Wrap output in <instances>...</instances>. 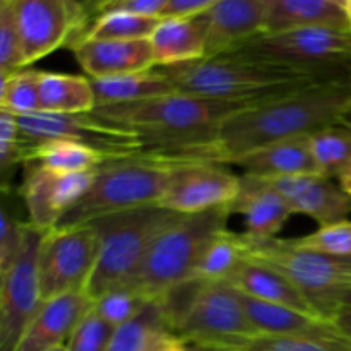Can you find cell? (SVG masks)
<instances>
[{"label":"cell","mask_w":351,"mask_h":351,"mask_svg":"<svg viewBox=\"0 0 351 351\" xmlns=\"http://www.w3.org/2000/svg\"><path fill=\"white\" fill-rule=\"evenodd\" d=\"M351 105V79L321 81L290 95L254 103L226 117L211 132L175 147L165 163L232 165L252 151L341 122Z\"/></svg>","instance_id":"6da1fadb"},{"label":"cell","mask_w":351,"mask_h":351,"mask_svg":"<svg viewBox=\"0 0 351 351\" xmlns=\"http://www.w3.org/2000/svg\"><path fill=\"white\" fill-rule=\"evenodd\" d=\"M158 69L170 79L178 93L235 103L267 101L314 82L339 81L237 53H221Z\"/></svg>","instance_id":"7a4b0ae2"},{"label":"cell","mask_w":351,"mask_h":351,"mask_svg":"<svg viewBox=\"0 0 351 351\" xmlns=\"http://www.w3.org/2000/svg\"><path fill=\"white\" fill-rule=\"evenodd\" d=\"M158 300L170 331L202 348L233 351L259 336L226 281L189 280Z\"/></svg>","instance_id":"3957f363"},{"label":"cell","mask_w":351,"mask_h":351,"mask_svg":"<svg viewBox=\"0 0 351 351\" xmlns=\"http://www.w3.org/2000/svg\"><path fill=\"white\" fill-rule=\"evenodd\" d=\"M254 103L221 101L201 96L171 93L141 101L95 108L98 119L136 130L143 141L139 154L170 146L189 136L209 132L232 113Z\"/></svg>","instance_id":"277c9868"},{"label":"cell","mask_w":351,"mask_h":351,"mask_svg":"<svg viewBox=\"0 0 351 351\" xmlns=\"http://www.w3.org/2000/svg\"><path fill=\"white\" fill-rule=\"evenodd\" d=\"M180 213L160 204L143 206L95 219L89 225L99 240V252L84 291L93 302L112 288L132 281L156 237L173 225Z\"/></svg>","instance_id":"5b68a950"},{"label":"cell","mask_w":351,"mask_h":351,"mask_svg":"<svg viewBox=\"0 0 351 351\" xmlns=\"http://www.w3.org/2000/svg\"><path fill=\"white\" fill-rule=\"evenodd\" d=\"M230 216L228 206L182 215L156 237L143 266L127 287L136 288L147 300H158L178 285L192 280L211 240L228 230Z\"/></svg>","instance_id":"8992f818"},{"label":"cell","mask_w":351,"mask_h":351,"mask_svg":"<svg viewBox=\"0 0 351 351\" xmlns=\"http://www.w3.org/2000/svg\"><path fill=\"white\" fill-rule=\"evenodd\" d=\"M247 256L276 267L307 297L321 317L335 321L351 291V256H332L300 245L295 239H250L245 233Z\"/></svg>","instance_id":"52a82bcc"},{"label":"cell","mask_w":351,"mask_h":351,"mask_svg":"<svg viewBox=\"0 0 351 351\" xmlns=\"http://www.w3.org/2000/svg\"><path fill=\"white\" fill-rule=\"evenodd\" d=\"M168 177L170 165L161 161L143 156L110 158L96 168L89 191L55 228H72L115 213L160 204Z\"/></svg>","instance_id":"ba28073f"},{"label":"cell","mask_w":351,"mask_h":351,"mask_svg":"<svg viewBox=\"0 0 351 351\" xmlns=\"http://www.w3.org/2000/svg\"><path fill=\"white\" fill-rule=\"evenodd\" d=\"M228 53L324 79H351V29L300 27L264 33Z\"/></svg>","instance_id":"9c48e42d"},{"label":"cell","mask_w":351,"mask_h":351,"mask_svg":"<svg viewBox=\"0 0 351 351\" xmlns=\"http://www.w3.org/2000/svg\"><path fill=\"white\" fill-rule=\"evenodd\" d=\"M24 143V163L29 147L53 139H71L91 146L106 158L137 156L143 149L141 136L132 129L113 125L95 113L38 112L17 117Z\"/></svg>","instance_id":"30bf717a"},{"label":"cell","mask_w":351,"mask_h":351,"mask_svg":"<svg viewBox=\"0 0 351 351\" xmlns=\"http://www.w3.org/2000/svg\"><path fill=\"white\" fill-rule=\"evenodd\" d=\"M45 233L27 223L19 257L0 274V351H16L45 302L40 285V249Z\"/></svg>","instance_id":"8fae6325"},{"label":"cell","mask_w":351,"mask_h":351,"mask_svg":"<svg viewBox=\"0 0 351 351\" xmlns=\"http://www.w3.org/2000/svg\"><path fill=\"white\" fill-rule=\"evenodd\" d=\"M98 235L89 223L45 233L40 249L43 300L84 290L98 261Z\"/></svg>","instance_id":"7c38bea8"},{"label":"cell","mask_w":351,"mask_h":351,"mask_svg":"<svg viewBox=\"0 0 351 351\" xmlns=\"http://www.w3.org/2000/svg\"><path fill=\"white\" fill-rule=\"evenodd\" d=\"M19 31L26 67L81 40L89 24L71 0H7Z\"/></svg>","instance_id":"4fadbf2b"},{"label":"cell","mask_w":351,"mask_h":351,"mask_svg":"<svg viewBox=\"0 0 351 351\" xmlns=\"http://www.w3.org/2000/svg\"><path fill=\"white\" fill-rule=\"evenodd\" d=\"M240 177L216 163L170 165V177L160 206L180 215H195L232 204Z\"/></svg>","instance_id":"5bb4252c"},{"label":"cell","mask_w":351,"mask_h":351,"mask_svg":"<svg viewBox=\"0 0 351 351\" xmlns=\"http://www.w3.org/2000/svg\"><path fill=\"white\" fill-rule=\"evenodd\" d=\"M23 184L29 225L41 232H50L58 225L69 209L74 208L89 191L96 170L82 173H58L41 165L29 163Z\"/></svg>","instance_id":"9a60e30c"},{"label":"cell","mask_w":351,"mask_h":351,"mask_svg":"<svg viewBox=\"0 0 351 351\" xmlns=\"http://www.w3.org/2000/svg\"><path fill=\"white\" fill-rule=\"evenodd\" d=\"M269 0H219L206 12L208 55L228 53L266 33Z\"/></svg>","instance_id":"2e32d148"},{"label":"cell","mask_w":351,"mask_h":351,"mask_svg":"<svg viewBox=\"0 0 351 351\" xmlns=\"http://www.w3.org/2000/svg\"><path fill=\"white\" fill-rule=\"evenodd\" d=\"M271 184L287 199L295 215L308 216L319 226L345 221L351 213V195L335 178L314 173L278 178Z\"/></svg>","instance_id":"e0dca14e"},{"label":"cell","mask_w":351,"mask_h":351,"mask_svg":"<svg viewBox=\"0 0 351 351\" xmlns=\"http://www.w3.org/2000/svg\"><path fill=\"white\" fill-rule=\"evenodd\" d=\"M228 208L232 215L243 216L245 235L257 240L276 239L295 215L271 180L243 173L240 175L239 194Z\"/></svg>","instance_id":"ac0fdd59"},{"label":"cell","mask_w":351,"mask_h":351,"mask_svg":"<svg viewBox=\"0 0 351 351\" xmlns=\"http://www.w3.org/2000/svg\"><path fill=\"white\" fill-rule=\"evenodd\" d=\"M75 60L89 79L134 74L156 67L149 40H91L81 38L72 45Z\"/></svg>","instance_id":"d6986e66"},{"label":"cell","mask_w":351,"mask_h":351,"mask_svg":"<svg viewBox=\"0 0 351 351\" xmlns=\"http://www.w3.org/2000/svg\"><path fill=\"white\" fill-rule=\"evenodd\" d=\"M93 300L84 290L58 295L43 302L40 312L24 331L16 351H47L53 346L67 345Z\"/></svg>","instance_id":"ffe728a7"},{"label":"cell","mask_w":351,"mask_h":351,"mask_svg":"<svg viewBox=\"0 0 351 351\" xmlns=\"http://www.w3.org/2000/svg\"><path fill=\"white\" fill-rule=\"evenodd\" d=\"M232 165L240 168L243 175H252L264 180L321 175L311 149V136H298L269 144L239 158Z\"/></svg>","instance_id":"44dd1931"},{"label":"cell","mask_w":351,"mask_h":351,"mask_svg":"<svg viewBox=\"0 0 351 351\" xmlns=\"http://www.w3.org/2000/svg\"><path fill=\"white\" fill-rule=\"evenodd\" d=\"M149 41L156 67L204 58L208 55L206 14L192 17H163Z\"/></svg>","instance_id":"7402d4cb"},{"label":"cell","mask_w":351,"mask_h":351,"mask_svg":"<svg viewBox=\"0 0 351 351\" xmlns=\"http://www.w3.org/2000/svg\"><path fill=\"white\" fill-rule=\"evenodd\" d=\"M226 283H230L242 293L259 298V300L287 305V307L297 308L305 314L319 315L311 302L307 300V297L295 287L293 281L288 280L276 267L250 256H245V259L239 264V267L233 271Z\"/></svg>","instance_id":"603a6c76"},{"label":"cell","mask_w":351,"mask_h":351,"mask_svg":"<svg viewBox=\"0 0 351 351\" xmlns=\"http://www.w3.org/2000/svg\"><path fill=\"white\" fill-rule=\"evenodd\" d=\"M239 297L247 319L259 336L328 335V332L338 329L335 321H328L319 315L305 314V312L287 307V305L259 300V298H254L242 291H239Z\"/></svg>","instance_id":"cb8c5ba5"},{"label":"cell","mask_w":351,"mask_h":351,"mask_svg":"<svg viewBox=\"0 0 351 351\" xmlns=\"http://www.w3.org/2000/svg\"><path fill=\"white\" fill-rule=\"evenodd\" d=\"M300 27L351 29L345 0H269L266 33Z\"/></svg>","instance_id":"d4e9b609"},{"label":"cell","mask_w":351,"mask_h":351,"mask_svg":"<svg viewBox=\"0 0 351 351\" xmlns=\"http://www.w3.org/2000/svg\"><path fill=\"white\" fill-rule=\"evenodd\" d=\"M91 84L95 89L96 108L177 93L170 79L158 67L151 69V71L134 72V74L91 79Z\"/></svg>","instance_id":"484cf974"},{"label":"cell","mask_w":351,"mask_h":351,"mask_svg":"<svg viewBox=\"0 0 351 351\" xmlns=\"http://www.w3.org/2000/svg\"><path fill=\"white\" fill-rule=\"evenodd\" d=\"M41 112L91 113L96 108L91 79L84 75L40 71Z\"/></svg>","instance_id":"4316f807"},{"label":"cell","mask_w":351,"mask_h":351,"mask_svg":"<svg viewBox=\"0 0 351 351\" xmlns=\"http://www.w3.org/2000/svg\"><path fill=\"white\" fill-rule=\"evenodd\" d=\"M105 154L71 139H53L29 147L26 163H36L58 173H82L105 163Z\"/></svg>","instance_id":"83f0119b"},{"label":"cell","mask_w":351,"mask_h":351,"mask_svg":"<svg viewBox=\"0 0 351 351\" xmlns=\"http://www.w3.org/2000/svg\"><path fill=\"white\" fill-rule=\"evenodd\" d=\"M311 149L321 175L341 178L351 167V129L338 122L311 136Z\"/></svg>","instance_id":"f1b7e54d"},{"label":"cell","mask_w":351,"mask_h":351,"mask_svg":"<svg viewBox=\"0 0 351 351\" xmlns=\"http://www.w3.org/2000/svg\"><path fill=\"white\" fill-rule=\"evenodd\" d=\"M170 331L161 300H153L134 321L120 326L106 351H147L156 338Z\"/></svg>","instance_id":"f546056e"},{"label":"cell","mask_w":351,"mask_h":351,"mask_svg":"<svg viewBox=\"0 0 351 351\" xmlns=\"http://www.w3.org/2000/svg\"><path fill=\"white\" fill-rule=\"evenodd\" d=\"M245 256L243 237L225 230L218 233L204 250L192 280L226 281Z\"/></svg>","instance_id":"4dcf8cb0"},{"label":"cell","mask_w":351,"mask_h":351,"mask_svg":"<svg viewBox=\"0 0 351 351\" xmlns=\"http://www.w3.org/2000/svg\"><path fill=\"white\" fill-rule=\"evenodd\" d=\"M161 17L108 10L96 17L82 38L91 40H149Z\"/></svg>","instance_id":"1f68e13d"},{"label":"cell","mask_w":351,"mask_h":351,"mask_svg":"<svg viewBox=\"0 0 351 351\" xmlns=\"http://www.w3.org/2000/svg\"><path fill=\"white\" fill-rule=\"evenodd\" d=\"M233 351H351V339L338 328L328 335L256 336Z\"/></svg>","instance_id":"d6a6232c"},{"label":"cell","mask_w":351,"mask_h":351,"mask_svg":"<svg viewBox=\"0 0 351 351\" xmlns=\"http://www.w3.org/2000/svg\"><path fill=\"white\" fill-rule=\"evenodd\" d=\"M38 77L40 71L29 67L10 75H0V110L16 117L41 112Z\"/></svg>","instance_id":"836d02e7"},{"label":"cell","mask_w":351,"mask_h":351,"mask_svg":"<svg viewBox=\"0 0 351 351\" xmlns=\"http://www.w3.org/2000/svg\"><path fill=\"white\" fill-rule=\"evenodd\" d=\"M149 302L153 300H147L141 291L125 285V287H117L105 291L101 297L93 302V307L103 321L108 322L112 328L119 329L120 326L134 321Z\"/></svg>","instance_id":"e575fe53"},{"label":"cell","mask_w":351,"mask_h":351,"mask_svg":"<svg viewBox=\"0 0 351 351\" xmlns=\"http://www.w3.org/2000/svg\"><path fill=\"white\" fill-rule=\"evenodd\" d=\"M26 67L19 31L7 0H0V75H10Z\"/></svg>","instance_id":"d590c367"},{"label":"cell","mask_w":351,"mask_h":351,"mask_svg":"<svg viewBox=\"0 0 351 351\" xmlns=\"http://www.w3.org/2000/svg\"><path fill=\"white\" fill-rule=\"evenodd\" d=\"M117 329L99 317L95 307L86 312L69 338V351H106Z\"/></svg>","instance_id":"8d00e7d4"},{"label":"cell","mask_w":351,"mask_h":351,"mask_svg":"<svg viewBox=\"0 0 351 351\" xmlns=\"http://www.w3.org/2000/svg\"><path fill=\"white\" fill-rule=\"evenodd\" d=\"M300 245L319 252L332 254V256H351V221L332 223L321 226L311 235L295 239Z\"/></svg>","instance_id":"74e56055"},{"label":"cell","mask_w":351,"mask_h":351,"mask_svg":"<svg viewBox=\"0 0 351 351\" xmlns=\"http://www.w3.org/2000/svg\"><path fill=\"white\" fill-rule=\"evenodd\" d=\"M17 163H24V143L19 122L16 115L0 110V171L3 180Z\"/></svg>","instance_id":"f35d334b"},{"label":"cell","mask_w":351,"mask_h":351,"mask_svg":"<svg viewBox=\"0 0 351 351\" xmlns=\"http://www.w3.org/2000/svg\"><path fill=\"white\" fill-rule=\"evenodd\" d=\"M27 223L14 219L3 209L0 213V274L5 273L23 250Z\"/></svg>","instance_id":"ab89813d"},{"label":"cell","mask_w":351,"mask_h":351,"mask_svg":"<svg viewBox=\"0 0 351 351\" xmlns=\"http://www.w3.org/2000/svg\"><path fill=\"white\" fill-rule=\"evenodd\" d=\"M167 3L168 0H108L99 14L108 12V10H123V12L139 14V16L161 17Z\"/></svg>","instance_id":"60d3db41"},{"label":"cell","mask_w":351,"mask_h":351,"mask_svg":"<svg viewBox=\"0 0 351 351\" xmlns=\"http://www.w3.org/2000/svg\"><path fill=\"white\" fill-rule=\"evenodd\" d=\"M219 0H168L165 7L161 19L163 17H192L201 16L211 10Z\"/></svg>","instance_id":"b9f144b4"},{"label":"cell","mask_w":351,"mask_h":351,"mask_svg":"<svg viewBox=\"0 0 351 351\" xmlns=\"http://www.w3.org/2000/svg\"><path fill=\"white\" fill-rule=\"evenodd\" d=\"M147 351H206L202 346L194 345V343H189L185 339L178 338L177 335H173L171 331H165L163 335H160L156 338V341L151 345V348Z\"/></svg>","instance_id":"7bdbcfd3"},{"label":"cell","mask_w":351,"mask_h":351,"mask_svg":"<svg viewBox=\"0 0 351 351\" xmlns=\"http://www.w3.org/2000/svg\"><path fill=\"white\" fill-rule=\"evenodd\" d=\"M71 2L77 7L79 12L84 16V19L88 21V24L91 26V23L98 17V14L101 12L103 5H105L108 0H71Z\"/></svg>","instance_id":"ee69618b"},{"label":"cell","mask_w":351,"mask_h":351,"mask_svg":"<svg viewBox=\"0 0 351 351\" xmlns=\"http://www.w3.org/2000/svg\"><path fill=\"white\" fill-rule=\"evenodd\" d=\"M336 326L339 328V331L351 339V307L350 305H343L341 311L338 312L335 319Z\"/></svg>","instance_id":"f6af8a7d"},{"label":"cell","mask_w":351,"mask_h":351,"mask_svg":"<svg viewBox=\"0 0 351 351\" xmlns=\"http://www.w3.org/2000/svg\"><path fill=\"white\" fill-rule=\"evenodd\" d=\"M339 184H341V187L345 189L346 194L351 195V175H345V177L339 178Z\"/></svg>","instance_id":"bcb514c9"},{"label":"cell","mask_w":351,"mask_h":351,"mask_svg":"<svg viewBox=\"0 0 351 351\" xmlns=\"http://www.w3.org/2000/svg\"><path fill=\"white\" fill-rule=\"evenodd\" d=\"M341 123H345V125H348L351 129V105L348 106V110L345 112V115L341 117Z\"/></svg>","instance_id":"7dc6e473"},{"label":"cell","mask_w":351,"mask_h":351,"mask_svg":"<svg viewBox=\"0 0 351 351\" xmlns=\"http://www.w3.org/2000/svg\"><path fill=\"white\" fill-rule=\"evenodd\" d=\"M345 9H346V16H348L350 26H351V0H345Z\"/></svg>","instance_id":"c3c4849f"},{"label":"cell","mask_w":351,"mask_h":351,"mask_svg":"<svg viewBox=\"0 0 351 351\" xmlns=\"http://www.w3.org/2000/svg\"><path fill=\"white\" fill-rule=\"evenodd\" d=\"M47 351H69V348H67V345H60V346H53V348H50Z\"/></svg>","instance_id":"681fc988"},{"label":"cell","mask_w":351,"mask_h":351,"mask_svg":"<svg viewBox=\"0 0 351 351\" xmlns=\"http://www.w3.org/2000/svg\"><path fill=\"white\" fill-rule=\"evenodd\" d=\"M343 305H350V307H351V291H350V293H346L345 302H343Z\"/></svg>","instance_id":"f907efd6"},{"label":"cell","mask_w":351,"mask_h":351,"mask_svg":"<svg viewBox=\"0 0 351 351\" xmlns=\"http://www.w3.org/2000/svg\"><path fill=\"white\" fill-rule=\"evenodd\" d=\"M206 351H230V350H221V348H204Z\"/></svg>","instance_id":"816d5d0a"},{"label":"cell","mask_w":351,"mask_h":351,"mask_svg":"<svg viewBox=\"0 0 351 351\" xmlns=\"http://www.w3.org/2000/svg\"><path fill=\"white\" fill-rule=\"evenodd\" d=\"M346 175H351V167H350V170L346 171ZM343 177H345V175H343Z\"/></svg>","instance_id":"f5cc1de1"}]
</instances>
